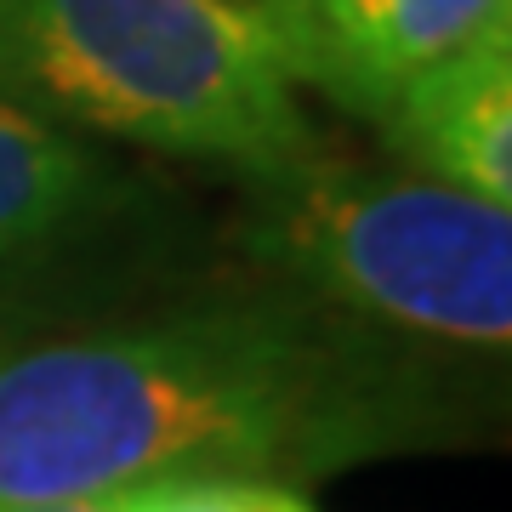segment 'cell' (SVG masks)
<instances>
[{"label": "cell", "mask_w": 512, "mask_h": 512, "mask_svg": "<svg viewBox=\"0 0 512 512\" xmlns=\"http://www.w3.org/2000/svg\"><path fill=\"white\" fill-rule=\"evenodd\" d=\"M376 330L313 296H205L0 342V507L245 478L308 484L416 433Z\"/></svg>", "instance_id": "cell-1"}, {"label": "cell", "mask_w": 512, "mask_h": 512, "mask_svg": "<svg viewBox=\"0 0 512 512\" xmlns=\"http://www.w3.org/2000/svg\"><path fill=\"white\" fill-rule=\"evenodd\" d=\"M296 512H313V507H308V501H302V507H296Z\"/></svg>", "instance_id": "cell-8"}, {"label": "cell", "mask_w": 512, "mask_h": 512, "mask_svg": "<svg viewBox=\"0 0 512 512\" xmlns=\"http://www.w3.org/2000/svg\"><path fill=\"white\" fill-rule=\"evenodd\" d=\"M160 490V484H154ZM154 490H126V495H97V501H57V507H0V512H143Z\"/></svg>", "instance_id": "cell-7"}, {"label": "cell", "mask_w": 512, "mask_h": 512, "mask_svg": "<svg viewBox=\"0 0 512 512\" xmlns=\"http://www.w3.org/2000/svg\"><path fill=\"white\" fill-rule=\"evenodd\" d=\"M131 211V183L86 137L0 97V291Z\"/></svg>", "instance_id": "cell-6"}, {"label": "cell", "mask_w": 512, "mask_h": 512, "mask_svg": "<svg viewBox=\"0 0 512 512\" xmlns=\"http://www.w3.org/2000/svg\"><path fill=\"white\" fill-rule=\"evenodd\" d=\"M0 97L86 137L274 183L319 154L268 29L239 0H0Z\"/></svg>", "instance_id": "cell-2"}, {"label": "cell", "mask_w": 512, "mask_h": 512, "mask_svg": "<svg viewBox=\"0 0 512 512\" xmlns=\"http://www.w3.org/2000/svg\"><path fill=\"white\" fill-rule=\"evenodd\" d=\"M251 12L291 86L382 120L416 74L512 23V0H251Z\"/></svg>", "instance_id": "cell-4"}, {"label": "cell", "mask_w": 512, "mask_h": 512, "mask_svg": "<svg viewBox=\"0 0 512 512\" xmlns=\"http://www.w3.org/2000/svg\"><path fill=\"white\" fill-rule=\"evenodd\" d=\"M376 126L410 171L512 211V23L416 74Z\"/></svg>", "instance_id": "cell-5"}, {"label": "cell", "mask_w": 512, "mask_h": 512, "mask_svg": "<svg viewBox=\"0 0 512 512\" xmlns=\"http://www.w3.org/2000/svg\"><path fill=\"white\" fill-rule=\"evenodd\" d=\"M256 251L365 330L473 353L512 342V211L410 165L302 160L262 183Z\"/></svg>", "instance_id": "cell-3"}, {"label": "cell", "mask_w": 512, "mask_h": 512, "mask_svg": "<svg viewBox=\"0 0 512 512\" xmlns=\"http://www.w3.org/2000/svg\"><path fill=\"white\" fill-rule=\"evenodd\" d=\"M239 6H251V0H239Z\"/></svg>", "instance_id": "cell-9"}]
</instances>
